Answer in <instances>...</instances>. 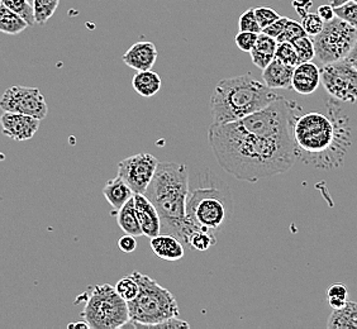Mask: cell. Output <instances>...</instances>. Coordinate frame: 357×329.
<instances>
[{
    "label": "cell",
    "mask_w": 357,
    "mask_h": 329,
    "mask_svg": "<svg viewBox=\"0 0 357 329\" xmlns=\"http://www.w3.org/2000/svg\"><path fill=\"white\" fill-rule=\"evenodd\" d=\"M302 108L280 95L248 117L213 123L208 141L220 167L234 178L257 183L289 171L298 158L294 127Z\"/></svg>",
    "instance_id": "1"
},
{
    "label": "cell",
    "mask_w": 357,
    "mask_h": 329,
    "mask_svg": "<svg viewBox=\"0 0 357 329\" xmlns=\"http://www.w3.org/2000/svg\"><path fill=\"white\" fill-rule=\"evenodd\" d=\"M341 110L330 117L312 112L298 118L294 127L298 158L318 169H333L344 160L350 146V127Z\"/></svg>",
    "instance_id": "2"
},
{
    "label": "cell",
    "mask_w": 357,
    "mask_h": 329,
    "mask_svg": "<svg viewBox=\"0 0 357 329\" xmlns=\"http://www.w3.org/2000/svg\"><path fill=\"white\" fill-rule=\"evenodd\" d=\"M189 174L185 164L160 162L146 197L156 206L161 217V234H172L184 240L189 223L186 206L189 199Z\"/></svg>",
    "instance_id": "3"
},
{
    "label": "cell",
    "mask_w": 357,
    "mask_h": 329,
    "mask_svg": "<svg viewBox=\"0 0 357 329\" xmlns=\"http://www.w3.org/2000/svg\"><path fill=\"white\" fill-rule=\"evenodd\" d=\"M280 94L255 80L250 74L220 80L211 96V114L213 123L236 122L266 108Z\"/></svg>",
    "instance_id": "4"
},
{
    "label": "cell",
    "mask_w": 357,
    "mask_h": 329,
    "mask_svg": "<svg viewBox=\"0 0 357 329\" xmlns=\"http://www.w3.org/2000/svg\"><path fill=\"white\" fill-rule=\"evenodd\" d=\"M139 284V293L128 303L131 321L126 327L151 328L152 326L180 316L178 302L172 291L162 288L150 276L132 273Z\"/></svg>",
    "instance_id": "5"
},
{
    "label": "cell",
    "mask_w": 357,
    "mask_h": 329,
    "mask_svg": "<svg viewBox=\"0 0 357 329\" xmlns=\"http://www.w3.org/2000/svg\"><path fill=\"white\" fill-rule=\"evenodd\" d=\"M234 200L228 186H199L189 194L186 206L188 223L218 232L232 218Z\"/></svg>",
    "instance_id": "6"
},
{
    "label": "cell",
    "mask_w": 357,
    "mask_h": 329,
    "mask_svg": "<svg viewBox=\"0 0 357 329\" xmlns=\"http://www.w3.org/2000/svg\"><path fill=\"white\" fill-rule=\"evenodd\" d=\"M80 318L89 323L91 329L124 328L131 321L128 303L109 284L91 288Z\"/></svg>",
    "instance_id": "7"
},
{
    "label": "cell",
    "mask_w": 357,
    "mask_h": 329,
    "mask_svg": "<svg viewBox=\"0 0 357 329\" xmlns=\"http://www.w3.org/2000/svg\"><path fill=\"white\" fill-rule=\"evenodd\" d=\"M316 57L323 65L341 61L350 56L357 42V29L341 18L326 22L319 35L312 37Z\"/></svg>",
    "instance_id": "8"
},
{
    "label": "cell",
    "mask_w": 357,
    "mask_h": 329,
    "mask_svg": "<svg viewBox=\"0 0 357 329\" xmlns=\"http://www.w3.org/2000/svg\"><path fill=\"white\" fill-rule=\"evenodd\" d=\"M321 84L337 100L346 103L357 102V68L347 59L323 65Z\"/></svg>",
    "instance_id": "9"
},
{
    "label": "cell",
    "mask_w": 357,
    "mask_h": 329,
    "mask_svg": "<svg viewBox=\"0 0 357 329\" xmlns=\"http://www.w3.org/2000/svg\"><path fill=\"white\" fill-rule=\"evenodd\" d=\"M0 108L3 112L22 113L40 121L47 117L48 113L47 104L41 90L21 85H13L4 91Z\"/></svg>",
    "instance_id": "10"
},
{
    "label": "cell",
    "mask_w": 357,
    "mask_h": 329,
    "mask_svg": "<svg viewBox=\"0 0 357 329\" xmlns=\"http://www.w3.org/2000/svg\"><path fill=\"white\" fill-rule=\"evenodd\" d=\"M158 158L150 153H138L118 164V175L130 185L135 194H146L158 170Z\"/></svg>",
    "instance_id": "11"
},
{
    "label": "cell",
    "mask_w": 357,
    "mask_h": 329,
    "mask_svg": "<svg viewBox=\"0 0 357 329\" xmlns=\"http://www.w3.org/2000/svg\"><path fill=\"white\" fill-rule=\"evenodd\" d=\"M0 123H1V130L4 136L22 142V141H28L33 138L40 128L41 121L22 113L3 112Z\"/></svg>",
    "instance_id": "12"
},
{
    "label": "cell",
    "mask_w": 357,
    "mask_h": 329,
    "mask_svg": "<svg viewBox=\"0 0 357 329\" xmlns=\"http://www.w3.org/2000/svg\"><path fill=\"white\" fill-rule=\"evenodd\" d=\"M158 48L150 41L136 42L122 56V61L136 71L151 70L158 60Z\"/></svg>",
    "instance_id": "13"
},
{
    "label": "cell",
    "mask_w": 357,
    "mask_h": 329,
    "mask_svg": "<svg viewBox=\"0 0 357 329\" xmlns=\"http://www.w3.org/2000/svg\"><path fill=\"white\" fill-rule=\"evenodd\" d=\"M135 204L144 236L151 240L161 234V217L151 200L144 194H135Z\"/></svg>",
    "instance_id": "14"
},
{
    "label": "cell",
    "mask_w": 357,
    "mask_h": 329,
    "mask_svg": "<svg viewBox=\"0 0 357 329\" xmlns=\"http://www.w3.org/2000/svg\"><path fill=\"white\" fill-rule=\"evenodd\" d=\"M321 84V69L312 61L302 62L294 69L293 90L301 95L313 94Z\"/></svg>",
    "instance_id": "15"
},
{
    "label": "cell",
    "mask_w": 357,
    "mask_h": 329,
    "mask_svg": "<svg viewBox=\"0 0 357 329\" xmlns=\"http://www.w3.org/2000/svg\"><path fill=\"white\" fill-rule=\"evenodd\" d=\"M294 66L287 65L275 59L266 69L262 70V79L270 89H293Z\"/></svg>",
    "instance_id": "16"
},
{
    "label": "cell",
    "mask_w": 357,
    "mask_h": 329,
    "mask_svg": "<svg viewBox=\"0 0 357 329\" xmlns=\"http://www.w3.org/2000/svg\"><path fill=\"white\" fill-rule=\"evenodd\" d=\"M152 252L161 260L178 261L185 254V246L172 234H160L150 240Z\"/></svg>",
    "instance_id": "17"
},
{
    "label": "cell",
    "mask_w": 357,
    "mask_h": 329,
    "mask_svg": "<svg viewBox=\"0 0 357 329\" xmlns=\"http://www.w3.org/2000/svg\"><path fill=\"white\" fill-rule=\"evenodd\" d=\"M103 195L113 209L110 214L116 217L117 213L135 197V192L123 178L117 175V178H110L105 184Z\"/></svg>",
    "instance_id": "18"
},
{
    "label": "cell",
    "mask_w": 357,
    "mask_h": 329,
    "mask_svg": "<svg viewBox=\"0 0 357 329\" xmlns=\"http://www.w3.org/2000/svg\"><path fill=\"white\" fill-rule=\"evenodd\" d=\"M278 43L279 42L276 38L261 32L259 35V40L256 42L255 47L250 52L255 66H257L259 69L261 70L266 69L268 65L275 60Z\"/></svg>",
    "instance_id": "19"
},
{
    "label": "cell",
    "mask_w": 357,
    "mask_h": 329,
    "mask_svg": "<svg viewBox=\"0 0 357 329\" xmlns=\"http://www.w3.org/2000/svg\"><path fill=\"white\" fill-rule=\"evenodd\" d=\"M183 243H184V246L189 247L190 250L206 251L211 247L215 246V243H217L215 232L208 229V228H204V227H195L189 224Z\"/></svg>",
    "instance_id": "20"
},
{
    "label": "cell",
    "mask_w": 357,
    "mask_h": 329,
    "mask_svg": "<svg viewBox=\"0 0 357 329\" xmlns=\"http://www.w3.org/2000/svg\"><path fill=\"white\" fill-rule=\"evenodd\" d=\"M132 86L139 95L144 96V98H152V96L156 95L161 89L162 80L158 76V72H155L152 70L137 71V74L132 79Z\"/></svg>",
    "instance_id": "21"
},
{
    "label": "cell",
    "mask_w": 357,
    "mask_h": 329,
    "mask_svg": "<svg viewBox=\"0 0 357 329\" xmlns=\"http://www.w3.org/2000/svg\"><path fill=\"white\" fill-rule=\"evenodd\" d=\"M327 327L330 329H357V303L350 302L340 309H333Z\"/></svg>",
    "instance_id": "22"
},
{
    "label": "cell",
    "mask_w": 357,
    "mask_h": 329,
    "mask_svg": "<svg viewBox=\"0 0 357 329\" xmlns=\"http://www.w3.org/2000/svg\"><path fill=\"white\" fill-rule=\"evenodd\" d=\"M116 217H117L118 226L124 234H132L135 237L144 236V231L136 212L135 197L117 213Z\"/></svg>",
    "instance_id": "23"
},
{
    "label": "cell",
    "mask_w": 357,
    "mask_h": 329,
    "mask_svg": "<svg viewBox=\"0 0 357 329\" xmlns=\"http://www.w3.org/2000/svg\"><path fill=\"white\" fill-rule=\"evenodd\" d=\"M29 27L27 21L21 15L12 12L6 6L0 9V31L7 35L15 36L22 33L26 28Z\"/></svg>",
    "instance_id": "24"
},
{
    "label": "cell",
    "mask_w": 357,
    "mask_h": 329,
    "mask_svg": "<svg viewBox=\"0 0 357 329\" xmlns=\"http://www.w3.org/2000/svg\"><path fill=\"white\" fill-rule=\"evenodd\" d=\"M1 6H6L14 13L21 15L22 18H24L27 21L29 27H33L35 24H37L33 4L29 3L28 0H1Z\"/></svg>",
    "instance_id": "25"
},
{
    "label": "cell",
    "mask_w": 357,
    "mask_h": 329,
    "mask_svg": "<svg viewBox=\"0 0 357 329\" xmlns=\"http://www.w3.org/2000/svg\"><path fill=\"white\" fill-rule=\"evenodd\" d=\"M60 0H33V10H35L36 23L43 26L47 23L48 20L52 18Z\"/></svg>",
    "instance_id": "26"
},
{
    "label": "cell",
    "mask_w": 357,
    "mask_h": 329,
    "mask_svg": "<svg viewBox=\"0 0 357 329\" xmlns=\"http://www.w3.org/2000/svg\"><path fill=\"white\" fill-rule=\"evenodd\" d=\"M327 302L332 309H340L349 303V290L344 284H333L327 289Z\"/></svg>",
    "instance_id": "27"
},
{
    "label": "cell",
    "mask_w": 357,
    "mask_h": 329,
    "mask_svg": "<svg viewBox=\"0 0 357 329\" xmlns=\"http://www.w3.org/2000/svg\"><path fill=\"white\" fill-rule=\"evenodd\" d=\"M116 289L118 294L121 295L126 302L130 303L137 298L139 293V284L133 274L127 275L117 282Z\"/></svg>",
    "instance_id": "28"
},
{
    "label": "cell",
    "mask_w": 357,
    "mask_h": 329,
    "mask_svg": "<svg viewBox=\"0 0 357 329\" xmlns=\"http://www.w3.org/2000/svg\"><path fill=\"white\" fill-rule=\"evenodd\" d=\"M294 47H296L298 56H299V61L302 62L312 61L316 57V47H314V42L310 36H304L298 38L296 41L293 42Z\"/></svg>",
    "instance_id": "29"
},
{
    "label": "cell",
    "mask_w": 357,
    "mask_h": 329,
    "mask_svg": "<svg viewBox=\"0 0 357 329\" xmlns=\"http://www.w3.org/2000/svg\"><path fill=\"white\" fill-rule=\"evenodd\" d=\"M275 59H278L290 66H294V68L301 63L296 47L290 42H279L278 43Z\"/></svg>",
    "instance_id": "30"
},
{
    "label": "cell",
    "mask_w": 357,
    "mask_h": 329,
    "mask_svg": "<svg viewBox=\"0 0 357 329\" xmlns=\"http://www.w3.org/2000/svg\"><path fill=\"white\" fill-rule=\"evenodd\" d=\"M304 36L308 35H307V32L304 31L302 23H301V22L293 21V20L289 18L288 23H287V26L284 28L282 35L279 36L276 40H278V42H290V43H293V42L296 41L298 38L304 37Z\"/></svg>",
    "instance_id": "31"
},
{
    "label": "cell",
    "mask_w": 357,
    "mask_h": 329,
    "mask_svg": "<svg viewBox=\"0 0 357 329\" xmlns=\"http://www.w3.org/2000/svg\"><path fill=\"white\" fill-rule=\"evenodd\" d=\"M303 28L304 31L307 32V35L310 37H314V36L319 35L322 32L323 28L326 22L323 21L322 17L318 13H308L305 14L304 17H302Z\"/></svg>",
    "instance_id": "32"
},
{
    "label": "cell",
    "mask_w": 357,
    "mask_h": 329,
    "mask_svg": "<svg viewBox=\"0 0 357 329\" xmlns=\"http://www.w3.org/2000/svg\"><path fill=\"white\" fill-rule=\"evenodd\" d=\"M238 27H240V31H242V32L261 33L262 28L259 21H257L254 8H250L246 12L241 14Z\"/></svg>",
    "instance_id": "33"
},
{
    "label": "cell",
    "mask_w": 357,
    "mask_h": 329,
    "mask_svg": "<svg viewBox=\"0 0 357 329\" xmlns=\"http://www.w3.org/2000/svg\"><path fill=\"white\" fill-rule=\"evenodd\" d=\"M335 12L338 18L347 22L350 26L357 29V1L351 0L341 7L335 8Z\"/></svg>",
    "instance_id": "34"
},
{
    "label": "cell",
    "mask_w": 357,
    "mask_h": 329,
    "mask_svg": "<svg viewBox=\"0 0 357 329\" xmlns=\"http://www.w3.org/2000/svg\"><path fill=\"white\" fill-rule=\"evenodd\" d=\"M255 13L257 17V21L260 23L262 29L268 27L270 24H273L274 22L282 18V15L270 7H259L255 8Z\"/></svg>",
    "instance_id": "35"
},
{
    "label": "cell",
    "mask_w": 357,
    "mask_h": 329,
    "mask_svg": "<svg viewBox=\"0 0 357 329\" xmlns=\"http://www.w3.org/2000/svg\"><path fill=\"white\" fill-rule=\"evenodd\" d=\"M259 35H260V33H255V32H242V31H240V32L237 33V36H236L234 42H236L237 47L240 48L241 51L250 54V52L252 51V48L255 47L256 42L259 40Z\"/></svg>",
    "instance_id": "36"
},
{
    "label": "cell",
    "mask_w": 357,
    "mask_h": 329,
    "mask_svg": "<svg viewBox=\"0 0 357 329\" xmlns=\"http://www.w3.org/2000/svg\"><path fill=\"white\" fill-rule=\"evenodd\" d=\"M118 246H119V250L124 252V254H132L137 248V240H136L135 236L126 234V236L121 237L119 240H118Z\"/></svg>",
    "instance_id": "37"
},
{
    "label": "cell",
    "mask_w": 357,
    "mask_h": 329,
    "mask_svg": "<svg viewBox=\"0 0 357 329\" xmlns=\"http://www.w3.org/2000/svg\"><path fill=\"white\" fill-rule=\"evenodd\" d=\"M289 18L287 17H282L280 20H278V21L274 22L273 24H270L268 27L264 28L262 29V32L264 33H266V35L271 36V37H274V38H278L279 36L282 35V31H284V28L287 26V23H288Z\"/></svg>",
    "instance_id": "38"
},
{
    "label": "cell",
    "mask_w": 357,
    "mask_h": 329,
    "mask_svg": "<svg viewBox=\"0 0 357 329\" xmlns=\"http://www.w3.org/2000/svg\"><path fill=\"white\" fill-rule=\"evenodd\" d=\"M190 326H189V323H186L185 321H181V319H178V316H175V318H170V319H167L165 322L158 323V324H155V326H152L151 328L155 329H174V328H189Z\"/></svg>",
    "instance_id": "39"
},
{
    "label": "cell",
    "mask_w": 357,
    "mask_h": 329,
    "mask_svg": "<svg viewBox=\"0 0 357 329\" xmlns=\"http://www.w3.org/2000/svg\"><path fill=\"white\" fill-rule=\"evenodd\" d=\"M313 6L312 0H294L293 1V7L296 10V13L301 17H304L305 14L310 13V9Z\"/></svg>",
    "instance_id": "40"
},
{
    "label": "cell",
    "mask_w": 357,
    "mask_h": 329,
    "mask_svg": "<svg viewBox=\"0 0 357 329\" xmlns=\"http://www.w3.org/2000/svg\"><path fill=\"white\" fill-rule=\"evenodd\" d=\"M317 13L322 17V20L324 22L332 21L333 18H336L337 17L336 12H335V7H332L331 4H323V6L318 8V12H317Z\"/></svg>",
    "instance_id": "41"
},
{
    "label": "cell",
    "mask_w": 357,
    "mask_h": 329,
    "mask_svg": "<svg viewBox=\"0 0 357 329\" xmlns=\"http://www.w3.org/2000/svg\"><path fill=\"white\" fill-rule=\"evenodd\" d=\"M68 328L74 329V328H83V329H90L89 323L86 322L85 319H80L79 322L76 323H70L68 324Z\"/></svg>",
    "instance_id": "42"
},
{
    "label": "cell",
    "mask_w": 357,
    "mask_h": 329,
    "mask_svg": "<svg viewBox=\"0 0 357 329\" xmlns=\"http://www.w3.org/2000/svg\"><path fill=\"white\" fill-rule=\"evenodd\" d=\"M347 60H349L352 65H357V42L354 49L351 51L350 56L347 57Z\"/></svg>",
    "instance_id": "43"
},
{
    "label": "cell",
    "mask_w": 357,
    "mask_h": 329,
    "mask_svg": "<svg viewBox=\"0 0 357 329\" xmlns=\"http://www.w3.org/2000/svg\"><path fill=\"white\" fill-rule=\"evenodd\" d=\"M331 6L332 7H341V6H344V4H346V3H349V1H351V0H330Z\"/></svg>",
    "instance_id": "44"
},
{
    "label": "cell",
    "mask_w": 357,
    "mask_h": 329,
    "mask_svg": "<svg viewBox=\"0 0 357 329\" xmlns=\"http://www.w3.org/2000/svg\"><path fill=\"white\" fill-rule=\"evenodd\" d=\"M28 1H29V3H32V4H33V0H28Z\"/></svg>",
    "instance_id": "45"
},
{
    "label": "cell",
    "mask_w": 357,
    "mask_h": 329,
    "mask_svg": "<svg viewBox=\"0 0 357 329\" xmlns=\"http://www.w3.org/2000/svg\"><path fill=\"white\" fill-rule=\"evenodd\" d=\"M354 66H355V68H357V65H354Z\"/></svg>",
    "instance_id": "46"
},
{
    "label": "cell",
    "mask_w": 357,
    "mask_h": 329,
    "mask_svg": "<svg viewBox=\"0 0 357 329\" xmlns=\"http://www.w3.org/2000/svg\"><path fill=\"white\" fill-rule=\"evenodd\" d=\"M355 1H357V0H355Z\"/></svg>",
    "instance_id": "47"
}]
</instances>
